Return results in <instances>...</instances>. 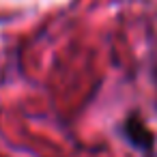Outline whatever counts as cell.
Wrapping results in <instances>:
<instances>
[{
	"label": "cell",
	"instance_id": "cell-1",
	"mask_svg": "<svg viewBox=\"0 0 157 157\" xmlns=\"http://www.w3.org/2000/svg\"><path fill=\"white\" fill-rule=\"evenodd\" d=\"M118 133L123 136V140L138 153L142 155H153L155 153V144H157V136L155 131L148 127V123L144 121V116L138 110H131L118 125Z\"/></svg>",
	"mask_w": 157,
	"mask_h": 157
}]
</instances>
